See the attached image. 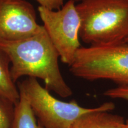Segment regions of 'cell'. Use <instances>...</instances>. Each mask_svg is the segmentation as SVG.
<instances>
[{
	"instance_id": "7c38bea8",
	"label": "cell",
	"mask_w": 128,
	"mask_h": 128,
	"mask_svg": "<svg viewBox=\"0 0 128 128\" xmlns=\"http://www.w3.org/2000/svg\"><path fill=\"white\" fill-rule=\"evenodd\" d=\"M40 6L52 10L60 9L64 4V0H36Z\"/></svg>"
},
{
	"instance_id": "4fadbf2b",
	"label": "cell",
	"mask_w": 128,
	"mask_h": 128,
	"mask_svg": "<svg viewBox=\"0 0 128 128\" xmlns=\"http://www.w3.org/2000/svg\"><path fill=\"white\" fill-rule=\"evenodd\" d=\"M124 128H128V120L125 121V124H124Z\"/></svg>"
},
{
	"instance_id": "8fae6325",
	"label": "cell",
	"mask_w": 128,
	"mask_h": 128,
	"mask_svg": "<svg viewBox=\"0 0 128 128\" xmlns=\"http://www.w3.org/2000/svg\"><path fill=\"white\" fill-rule=\"evenodd\" d=\"M104 95L114 99H122L128 102V86H118L108 89L104 92Z\"/></svg>"
},
{
	"instance_id": "7a4b0ae2",
	"label": "cell",
	"mask_w": 128,
	"mask_h": 128,
	"mask_svg": "<svg viewBox=\"0 0 128 128\" xmlns=\"http://www.w3.org/2000/svg\"><path fill=\"white\" fill-rule=\"evenodd\" d=\"M79 38L90 46L124 42L128 35V0H83L76 4Z\"/></svg>"
},
{
	"instance_id": "277c9868",
	"label": "cell",
	"mask_w": 128,
	"mask_h": 128,
	"mask_svg": "<svg viewBox=\"0 0 128 128\" xmlns=\"http://www.w3.org/2000/svg\"><path fill=\"white\" fill-rule=\"evenodd\" d=\"M28 101L38 121L44 128H71L80 117L93 111L76 100L65 102L56 98L35 78L28 77L18 85Z\"/></svg>"
},
{
	"instance_id": "9a60e30c",
	"label": "cell",
	"mask_w": 128,
	"mask_h": 128,
	"mask_svg": "<svg viewBox=\"0 0 128 128\" xmlns=\"http://www.w3.org/2000/svg\"><path fill=\"white\" fill-rule=\"evenodd\" d=\"M83 1V0H74V1H75V2H76V3L80 2H81V1Z\"/></svg>"
},
{
	"instance_id": "ba28073f",
	"label": "cell",
	"mask_w": 128,
	"mask_h": 128,
	"mask_svg": "<svg viewBox=\"0 0 128 128\" xmlns=\"http://www.w3.org/2000/svg\"><path fill=\"white\" fill-rule=\"evenodd\" d=\"M8 56L0 48V95L16 105L20 100V92L12 79Z\"/></svg>"
},
{
	"instance_id": "5bb4252c",
	"label": "cell",
	"mask_w": 128,
	"mask_h": 128,
	"mask_svg": "<svg viewBox=\"0 0 128 128\" xmlns=\"http://www.w3.org/2000/svg\"><path fill=\"white\" fill-rule=\"evenodd\" d=\"M124 42H125V43H126V44H128V36L126 38V39H124Z\"/></svg>"
},
{
	"instance_id": "52a82bcc",
	"label": "cell",
	"mask_w": 128,
	"mask_h": 128,
	"mask_svg": "<svg viewBox=\"0 0 128 128\" xmlns=\"http://www.w3.org/2000/svg\"><path fill=\"white\" fill-rule=\"evenodd\" d=\"M115 108L113 102H106L93 111L80 117L71 128H124V118L110 113Z\"/></svg>"
},
{
	"instance_id": "3957f363",
	"label": "cell",
	"mask_w": 128,
	"mask_h": 128,
	"mask_svg": "<svg viewBox=\"0 0 128 128\" xmlns=\"http://www.w3.org/2000/svg\"><path fill=\"white\" fill-rule=\"evenodd\" d=\"M70 67L76 77L88 81L108 80L118 86H128V44L81 46Z\"/></svg>"
},
{
	"instance_id": "9c48e42d",
	"label": "cell",
	"mask_w": 128,
	"mask_h": 128,
	"mask_svg": "<svg viewBox=\"0 0 128 128\" xmlns=\"http://www.w3.org/2000/svg\"><path fill=\"white\" fill-rule=\"evenodd\" d=\"M19 92L20 100L15 106L12 128H44L39 122H37L24 93L20 90Z\"/></svg>"
},
{
	"instance_id": "5b68a950",
	"label": "cell",
	"mask_w": 128,
	"mask_h": 128,
	"mask_svg": "<svg viewBox=\"0 0 128 128\" xmlns=\"http://www.w3.org/2000/svg\"><path fill=\"white\" fill-rule=\"evenodd\" d=\"M38 12L60 60L70 66L81 47L79 38L80 20L76 2L74 0H68L57 10L39 6Z\"/></svg>"
},
{
	"instance_id": "8992f818",
	"label": "cell",
	"mask_w": 128,
	"mask_h": 128,
	"mask_svg": "<svg viewBox=\"0 0 128 128\" xmlns=\"http://www.w3.org/2000/svg\"><path fill=\"white\" fill-rule=\"evenodd\" d=\"M44 28L34 8L26 0H0V42L28 39Z\"/></svg>"
},
{
	"instance_id": "6da1fadb",
	"label": "cell",
	"mask_w": 128,
	"mask_h": 128,
	"mask_svg": "<svg viewBox=\"0 0 128 128\" xmlns=\"http://www.w3.org/2000/svg\"><path fill=\"white\" fill-rule=\"evenodd\" d=\"M0 48L10 60V73L14 82L23 76L39 78L49 92L63 98L72 96V91L60 71V55L44 27L39 33L28 39L0 42Z\"/></svg>"
},
{
	"instance_id": "30bf717a",
	"label": "cell",
	"mask_w": 128,
	"mask_h": 128,
	"mask_svg": "<svg viewBox=\"0 0 128 128\" xmlns=\"http://www.w3.org/2000/svg\"><path fill=\"white\" fill-rule=\"evenodd\" d=\"M15 105L0 95V128H12Z\"/></svg>"
}]
</instances>
